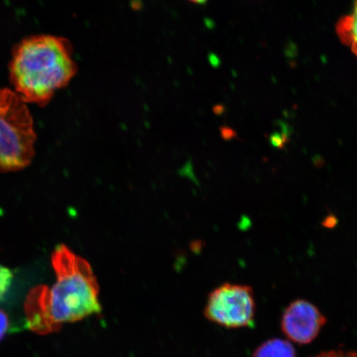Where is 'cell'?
<instances>
[{"label":"cell","mask_w":357,"mask_h":357,"mask_svg":"<svg viewBox=\"0 0 357 357\" xmlns=\"http://www.w3.org/2000/svg\"><path fill=\"white\" fill-rule=\"evenodd\" d=\"M77 73L68 40L52 35H34L13 48L10 82L24 102L48 104Z\"/></svg>","instance_id":"obj_1"},{"label":"cell","mask_w":357,"mask_h":357,"mask_svg":"<svg viewBox=\"0 0 357 357\" xmlns=\"http://www.w3.org/2000/svg\"><path fill=\"white\" fill-rule=\"evenodd\" d=\"M56 282L50 290L52 315L57 324L74 323L101 312L100 288L89 263L66 245L52 255Z\"/></svg>","instance_id":"obj_2"},{"label":"cell","mask_w":357,"mask_h":357,"mask_svg":"<svg viewBox=\"0 0 357 357\" xmlns=\"http://www.w3.org/2000/svg\"><path fill=\"white\" fill-rule=\"evenodd\" d=\"M37 137L26 102L15 91L0 89V171L17 172L34 155Z\"/></svg>","instance_id":"obj_3"},{"label":"cell","mask_w":357,"mask_h":357,"mask_svg":"<svg viewBox=\"0 0 357 357\" xmlns=\"http://www.w3.org/2000/svg\"><path fill=\"white\" fill-rule=\"evenodd\" d=\"M256 314L254 292L248 285L225 284L209 294L204 314L223 327H251Z\"/></svg>","instance_id":"obj_4"},{"label":"cell","mask_w":357,"mask_h":357,"mask_svg":"<svg viewBox=\"0 0 357 357\" xmlns=\"http://www.w3.org/2000/svg\"><path fill=\"white\" fill-rule=\"evenodd\" d=\"M327 318L314 303L305 300L293 301L285 309L281 328L289 340L298 344H309L318 337Z\"/></svg>","instance_id":"obj_5"},{"label":"cell","mask_w":357,"mask_h":357,"mask_svg":"<svg viewBox=\"0 0 357 357\" xmlns=\"http://www.w3.org/2000/svg\"><path fill=\"white\" fill-rule=\"evenodd\" d=\"M25 314L29 328L34 333L46 335L61 328L52 318L50 290L46 285L31 290L26 298Z\"/></svg>","instance_id":"obj_6"},{"label":"cell","mask_w":357,"mask_h":357,"mask_svg":"<svg viewBox=\"0 0 357 357\" xmlns=\"http://www.w3.org/2000/svg\"><path fill=\"white\" fill-rule=\"evenodd\" d=\"M337 34L357 57V2L350 15L338 22Z\"/></svg>","instance_id":"obj_7"},{"label":"cell","mask_w":357,"mask_h":357,"mask_svg":"<svg viewBox=\"0 0 357 357\" xmlns=\"http://www.w3.org/2000/svg\"><path fill=\"white\" fill-rule=\"evenodd\" d=\"M253 357H296V354L291 343L274 338L259 347Z\"/></svg>","instance_id":"obj_8"},{"label":"cell","mask_w":357,"mask_h":357,"mask_svg":"<svg viewBox=\"0 0 357 357\" xmlns=\"http://www.w3.org/2000/svg\"><path fill=\"white\" fill-rule=\"evenodd\" d=\"M13 279L12 271L8 268L0 265V301L6 296L11 287Z\"/></svg>","instance_id":"obj_9"},{"label":"cell","mask_w":357,"mask_h":357,"mask_svg":"<svg viewBox=\"0 0 357 357\" xmlns=\"http://www.w3.org/2000/svg\"><path fill=\"white\" fill-rule=\"evenodd\" d=\"M316 357H357V351H329Z\"/></svg>","instance_id":"obj_10"},{"label":"cell","mask_w":357,"mask_h":357,"mask_svg":"<svg viewBox=\"0 0 357 357\" xmlns=\"http://www.w3.org/2000/svg\"><path fill=\"white\" fill-rule=\"evenodd\" d=\"M10 328V320L6 312L0 310V340L6 336Z\"/></svg>","instance_id":"obj_11"},{"label":"cell","mask_w":357,"mask_h":357,"mask_svg":"<svg viewBox=\"0 0 357 357\" xmlns=\"http://www.w3.org/2000/svg\"><path fill=\"white\" fill-rule=\"evenodd\" d=\"M220 134L222 139L225 141H231V139H234V138L236 137V131H234L233 128L227 126H222L220 128Z\"/></svg>","instance_id":"obj_12"},{"label":"cell","mask_w":357,"mask_h":357,"mask_svg":"<svg viewBox=\"0 0 357 357\" xmlns=\"http://www.w3.org/2000/svg\"><path fill=\"white\" fill-rule=\"evenodd\" d=\"M208 61L211 62V66L213 67H215V68L221 64L220 58H218L215 54H213V53H211V54H209Z\"/></svg>","instance_id":"obj_13"},{"label":"cell","mask_w":357,"mask_h":357,"mask_svg":"<svg viewBox=\"0 0 357 357\" xmlns=\"http://www.w3.org/2000/svg\"><path fill=\"white\" fill-rule=\"evenodd\" d=\"M226 109L225 105H216L213 106V114L220 116L223 114H225Z\"/></svg>","instance_id":"obj_14"},{"label":"cell","mask_w":357,"mask_h":357,"mask_svg":"<svg viewBox=\"0 0 357 357\" xmlns=\"http://www.w3.org/2000/svg\"><path fill=\"white\" fill-rule=\"evenodd\" d=\"M131 8L133 10L139 11L144 8V3L141 1H132L131 2Z\"/></svg>","instance_id":"obj_15"}]
</instances>
